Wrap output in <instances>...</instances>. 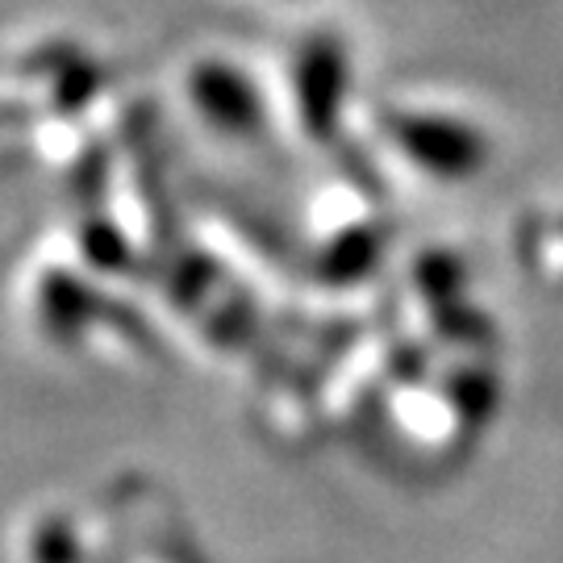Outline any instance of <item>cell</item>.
Returning <instances> with one entry per match:
<instances>
[{
    "label": "cell",
    "instance_id": "cell-3",
    "mask_svg": "<svg viewBox=\"0 0 563 563\" xmlns=\"http://www.w3.org/2000/svg\"><path fill=\"white\" fill-rule=\"evenodd\" d=\"M342 97H346V51L339 38L318 34L301 46L297 55V101H301V118L313 130H330L334 118L342 113Z\"/></svg>",
    "mask_w": 563,
    "mask_h": 563
},
{
    "label": "cell",
    "instance_id": "cell-1",
    "mask_svg": "<svg viewBox=\"0 0 563 563\" xmlns=\"http://www.w3.org/2000/svg\"><path fill=\"white\" fill-rule=\"evenodd\" d=\"M388 134L405 159H413L434 180H472L488 159V139L481 125L446 113H397Z\"/></svg>",
    "mask_w": 563,
    "mask_h": 563
},
{
    "label": "cell",
    "instance_id": "cell-2",
    "mask_svg": "<svg viewBox=\"0 0 563 563\" xmlns=\"http://www.w3.org/2000/svg\"><path fill=\"white\" fill-rule=\"evenodd\" d=\"M188 104L222 139H255V134H263V121H267L260 84L225 59L192 63V71H188Z\"/></svg>",
    "mask_w": 563,
    "mask_h": 563
}]
</instances>
